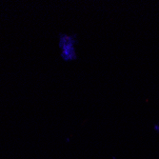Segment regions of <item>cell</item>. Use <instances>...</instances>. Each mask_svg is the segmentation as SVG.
Here are the masks:
<instances>
[{"mask_svg": "<svg viewBox=\"0 0 159 159\" xmlns=\"http://www.w3.org/2000/svg\"><path fill=\"white\" fill-rule=\"evenodd\" d=\"M78 38L76 34L60 33L58 35V47L60 49V56L65 62H73L78 58L77 54Z\"/></svg>", "mask_w": 159, "mask_h": 159, "instance_id": "6da1fadb", "label": "cell"}]
</instances>
